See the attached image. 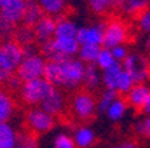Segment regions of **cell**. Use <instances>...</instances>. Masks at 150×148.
I'll list each match as a JSON object with an SVG mask.
<instances>
[{
    "label": "cell",
    "instance_id": "obj_1",
    "mask_svg": "<svg viewBox=\"0 0 150 148\" xmlns=\"http://www.w3.org/2000/svg\"><path fill=\"white\" fill-rule=\"evenodd\" d=\"M86 64L78 58L60 59L47 62L43 77L54 88L58 90H76L82 86Z\"/></svg>",
    "mask_w": 150,
    "mask_h": 148
},
{
    "label": "cell",
    "instance_id": "obj_2",
    "mask_svg": "<svg viewBox=\"0 0 150 148\" xmlns=\"http://www.w3.org/2000/svg\"><path fill=\"white\" fill-rule=\"evenodd\" d=\"M23 58V48L13 40L0 43V84L4 86L9 77L16 74Z\"/></svg>",
    "mask_w": 150,
    "mask_h": 148
},
{
    "label": "cell",
    "instance_id": "obj_3",
    "mask_svg": "<svg viewBox=\"0 0 150 148\" xmlns=\"http://www.w3.org/2000/svg\"><path fill=\"white\" fill-rule=\"evenodd\" d=\"M52 90L54 87L44 77H39L30 81H24L19 88V95L24 104L36 107L43 103V100Z\"/></svg>",
    "mask_w": 150,
    "mask_h": 148
},
{
    "label": "cell",
    "instance_id": "obj_4",
    "mask_svg": "<svg viewBox=\"0 0 150 148\" xmlns=\"http://www.w3.org/2000/svg\"><path fill=\"white\" fill-rule=\"evenodd\" d=\"M70 109H71L75 119H78L81 121H88L98 112L97 99L90 91L86 90L78 91L71 97Z\"/></svg>",
    "mask_w": 150,
    "mask_h": 148
},
{
    "label": "cell",
    "instance_id": "obj_5",
    "mask_svg": "<svg viewBox=\"0 0 150 148\" xmlns=\"http://www.w3.org/2000/svg\"><path fill=\"white\" fill-rule=\"evenodd\" d=\"M135 84H144L150 79V60L139 52H130L121 63Z\"/></svg>",
    "mask_w": 150,
    "mask_h": 148
},
{
    "label": "cell",
    "instance_id": "obj_6",
    "mask_svg": "<svg viewBox=\"0 0 150 148\" xmlns=\"http://www.w3.org/2000/svg\"><path fill=\"white\" fill-rule=\"evenodd\" d=\"M129 35V27L123 20L111 19L103 25L102 47L111 49L117 46H126Z\"/></svg>",
    "mask_w": 150,
    "mask_h": 148
},
{
    "label": "cell",
    "instance_id": "obj_7",
    "mask_svg": "<svg viewBox=\"0 0 150 148\" xmlns=\"http://www.w3.org/2000/svg\"><path fill=\"white\" fill-rule=\"evenodd\" d=\"M46 64V59L39 53L35 52L31 55H25L19 64L15 75L22 80V83L34 80V79H39V77H43Z\"/></svg>",
    "mask_w": 150,
    "mask_h": 148
},
{
    "label": "cell",
    "instance_id": "obj_8",
    "mask_svg": "<svg viewBox=\"0 0 150 148\" xmlns=\"http://www.w3.org/2000/svg\"><path fill=\"white\" fill-rule=\"evenodd\" d=\"M27 131L35 135H43L50 132L55 127V117L47 114L40 107H32L25 112L24 116Z\"/></svg>",
    "mask_w": 150,
    "mask_h": 148
},
{
    "label": "cell",
    "instance_id": "obj_9",
    "mask_svg": "<svg viewBox=\"0 0 150 148\" xmlns=\"http://www.w3.org/2000/svg\"><path fill=\"white\" fill-rule=\"evenodd\" d=\"M105 23L84 25L78 28L76 40L79 46H99L102 47V35Z\"/></svg>",
    "mask_w": 150,
    "mask_h": 148
},
{
    "label": "cell",
    "instance_id": "obj_10",
    "mask_svg": "<svg viewBox=\"0 0 150 148\" xmlns=\"http://www.w3.org/2000/svg\"><path fill=\"white\" fill-rule=\"evenodd\" d=\"M39 107L44 109L47 114H50L51 116H59L66 109V97L60 90L54 88Z\"/></svg>",
    "mask_w": 150,
    "mask_h": 148
},
{
    "label": "cell",
    "instance_id": "obj_11",
    "mask_svg": "<svg viewBox=\"0 0 150 148\" xmlns=\"http://www.w3.org/2000/svg\"><path fill=\"white\" fill-rule=\"evenodd\" d=\"M125 96H126L125 100L129 107L134 108L137 111H142V108L146 104L147 99L150 97V87L146 83L134 84Z\"/></svg>",
    "mask_w": 150,
    "mask_h": 148
},
{
    "label": "cell",
    "instance_id": "obj_12",
    "mask_svg": "<svg viewBox=\"0 0 150 148\" xmlns=\"http://www.w3.org/2000/svg\"><path fill=\"white\" fill-rule=\"evenodd\" d=\"M25 6L27 0H0V15L18 24L22 22Z\"/></svg>",
    "mask_w": 150,
    "mask_h": 148
},
{
    "label": "cell",
    "instance_id": "obj_13",
    "mask_svg": "<svg viewBox=\"0 0 150 148\" xmlns=\"http://www.w3.org/2000/svg\"><path fill=\"white\" fill-rule=\"evenodd\" d=\"M55 24H56V19L44 15L43 18L32 27L34 35H35V41H38L40 46L47 43V41H50L54 37Z\"/></svg>",
    "mask_w": 150,
    "mask_h": 148
},
{
    "label": "cell",
    "instance_id": "obj_14",
    "mask_svg": "<svg viewBox=\"0 0 150 148\" xmlns=\"http://www.w3.org/2000/svg\"><path fill=\"white\" fill-rule=\"evenodd\" d=\"M71 136L76 148H93V145L97 143V135L88 126H81L75 128Z\"/></svg>",
    "mask_w": 150,
    "mask_h": 148
},
{
    "label": "cell",
    "instance_id": "obj_15",
    "mask_svg": "<svg viewBox=\"0 0 150 148\" xmlns=\"http://www.w3.org/2000/svg\"><path fill=\"white\" fill-rule=\"evenodd\" d=\"M15 109L16 103L9 91L6 88H0V124L8 123L15 114Z\"/></svg>",
    "mask_w": 150,
    "mask_h": 148
},
{
    "label": "cell",
    "instance_id": "obj_16",
    "mask_svg": "<svg viewBox=\"0 0 150 148\" xmlns=\"http://www.w3.org/2000/svg\"><path fill=\"white\" fill-rule=\"evenodd\" d=\"M102 84V72L95 64H86L82 86L86 91H94Z\"/></svg>",
    "mask_w": 150,
    "mask_h": 148
},
{
    "label": "cell",
    "instance_id": "obj_17",
    "mask_svg": "<svg viewBox=\"0 0 150 148\" xmlns=\"http://www.w3.org/2000/svg\"><path fill=\"white\" fill-rule=\"evenodd\" d=\"M40 7L42 12L50 18H59L66 11L67 0H35Z\"/></svg>",
    "mask_w": 150,
    "mask_h": 148
},
{
    "label": "cell",
    "instance_id": "obj_18",
    "mask_svg": "<svg viewBox=\"0 0 150 148\" xmlns=\"http://www.w3.org/2000/svg\"><path fill=\"white\" fill-rule=\"evenodd\" d=\"M78 25L74 20L69 18H58L55 24L54 37H76L78 34Z\"/></svg>",
    "mask_w": 150,
    "mask_h": 148
},
{
    "label": "cell",
    "instance_id": "obj_19",
    "mask_svg": "<svg viewBox=\"0 0 150 148\" xmlns=\"http://www.w3.org/2000/svg\"><path fill=\"white\" fill-rule=\"evenodd\" d=\"M127 108H129V105H127V103H126L125 99L117 96V97L114 99V102L107 107V109L105 111V114H106L107 119H109L110 121L117 123V121H121L122 119L126 116Z\"/></svg>",
    "mask_w": 150,
    "mask_h": 148
},
{
    "label": "cell",
    "instance_id": "obj_20",
    "mask_svg": "<svg viewBox=\"0 0 150 148\" xmlns=\"http://www.w3.org/2000/svg\"><path fill=\"white\" fill-rule=\"evenodd\" d=\"M118 7L127 16H137L150 7V0H118Z\"/></svg>",
    "mask_w": 150,
    "mask_h": 148
},
{
    "label": "cell",
    "instance_id": "obj_21",
    "mask_svg": "<svg viewBox=\"0 0 150 148\" xmlns=\"http://www.w3.org/2000/svg\"><path fill=\"white\" fill-rule=\"evenodd\" d=\"M44 16V13L42 12L40 7L38 6V3L35 0H27V6H25L24 13L22 18V23L28 27H34L39 20Z\"/></svg>",
    "mask_w": 150,
    "mask_h": 148
},
{
    "label": "cell",
    "instance_id": "obj_22",
    "mask_svg": "<svg viewBox=\"0 0 150 148\" xmlns=\"http://www.w3.org/2000/svg\"><path fill=\"white\" fill-rule=\"evenodd\" d=\"M12 40L16 44L22 47H28V46H34L35 43V35H34V29L32 27H28V25H19L16 27L15 34H13Z\"/></svg>",
    "mask_w": 150,
    "mask_h": 148
},
{
    "label": "cell",
    "instance_id": "obj_23",
    "mask_svg": "<svg viewBox=\"0 0 150 148\" xmlns=\"http://www.w3.org/2000/svg\"><path fill=\"white\" fill-rule=\"evenodd\" d=\"M134 81L130 77V75L122 68V71L119 72V75L117 76L115 83H114V87H112V91L117 93V95H123L125 96L129 91L131 90V87L134 86Z\"/></svg>",
    "mask_w": 150,
    "mask_h": 148
},
{
    "label": "cell",
    "instance_id": "obj_24",
    "mask_svg": "<svg viewBox=\"0 0 150 148\" xmlns=\"http://www.w3.org/2000/svg\"><path fill=\"white\" fill-rule=\"evenodd\" d=\"M16 131L8 123L0 124V148H15Z\"/></svg>",
    "mask_w": 150,
    "mask_h": 148
},
{
    "label": "cell",
    "instance_id": "obj_25",
    "mask_svg": "<svg viewBox=\"0 0 150 148\" xmlns=\"http://www.w3.org/2000/svg\"><path fill=\"white\" fill-rule=\"evenodd\" d=\"M100 48L99 46H79L78 49V59L84 64H94L98 58Z\"/></svg>",
    "mask_w": 150,
    "mask_h": 148
},
{
    "label": "cell",
    "instance_id": "obj_26",
    "mask_svg": "<svg viewBox=\"0 0 150 148\" xmlns=\"http://www.w3.org/2000/svg\"><path fill=\"white\" fill-rule=\"evenodd\" d=\"M15 148H39L38 136L30 131L16 132V144Z\"/></svg>",
    "mask_w": 150,
    "mask_h": 148
},
{
    "label": "cell",
    "instance_id": "obj_27",
    "mask_svg": "<svg viewBox=\"0 0 150 148\" xmlns=\"http://www.w3.org/2000/svg\"><path fill=\"white\" fill-rule=\"evenodd\" d=\"M87 4L95 15H105L118 6V0H87Z\"/></svg>",
    "mask_w": 150,
    "mask_h": 148
},
{
    "label": "cell",
    "instance_id": "obj_28",
    "mask_svg": "<svg viewBox=\"0 0 150 148\" xmlns=\"http://www.w3.org/2000/svg\"><path fill=\"white\" fill-rule=\"evenodd\" d=\"M16 27H18L16 23H13L12 20L4 18L3 15H0V40H1V39H3V41L12 40Z\"/></svg>",
    "mask_w": 150,
    "mask_h": 148
},
{
    "label": "cell",
    "instance_id": "obj_29",
    "mask_svg": "<svg viewBox=\"0 0 150 148\" xmlns=\"http://www.w3.org/2000/svg\"><path fill=\"white\" fill-rule=\"evenodd\" d=\"M115 60H114V58H112L111 55V51H110L109 48H100L99 53H98V58L97 60H95V63L94 64L97 65L98 68H99L100 71H105V69H107L109 67H111L112 64H115Z\"/></svg>",
    "mask_w": 150,
    "mask_h": 148
},
{
    "label": "cell",
    "instance_id": "obj_30",
    "mask_svg": "<svg viewBox=\"0 0 150 148\" xmlns=\"http://www.w3.org/2000/svg\"><path fill=\"white\" fill-rule=\"evenodd\" d=\"M117 96H118V95H117L114 91L105 90L102 93H100L99 97L97 99V109L105 114V111L107 109V107H109V105L114 102V99H115Z\"/></svg>",
    "mask_w": 150,
    "mask_h": 148
},
{
    "label": "cell",
    "instance_id": "obj_31",
    "mask_svg": "<svg viewBox=\"0 0 150 148\" xmlns=\"http://www.w3.org/2000/svg\"><path fill=\"white\" fill-rule=\"evenodd\" d=\"M54 148H76V145L70 133L60 132L54 137Z\"/></svg>",
    "mask_w": 150,
    "mask_h": 148
},
{
    "label": "cell",
    "instance_id": "obj_32",
    "mask_svg": "<svg viewBox=\"0 0 150 148\" xmlns=\"http://www.w3.org/2000/svg\"><path fill=\"white\" fill-rule=\"evenodd\" d=\"M137 19V27L139 31H142L144 34L150 35V7L146 8L145 11L135 16Z\"/></svg>",
    "mask_w": 150,
    "mask_h": 148
},
{
    "label": "cell",
    "instance_id": "obj_33",
    "mask_svg": "<svg viewBox=\"0 0 150 148\" xmlns=\"http://www.w3.org/2000/svg\"><path fill=\"white\" fill-rule=\"evenodd\" d=\"M135 132L139 136L150 139V116H146L135 124Z\"/></svg>",
    "mask_w": 150,
    "mask_h": 148
},
{
    "label": "cell",
    "instance_id": "obj_34",
    "mask_svg": "<svg viewBox=\"0 0 150 148\" xmlns=\"http://www.w3.org/2000/svg\"><path fill=\"white\" fill-rule=\"evenodd\" d=\"M110 51H111V55L117 63H122L130 53V51H129V48L126 46H117L114 48H111Z\"/></svg>",
    "mask_w": 150,
    "mask_h": 148
},
{
    "label": "cell",
    "instance_id": "obj_35",
    "mask_svg": "<svg viewBox=\"0 0 150 148\" xmlns=\"http://www.w3.org/2000/svg\"><path fill=\"white\" fill-rule=\"evenodd\" d=\"M22 84H23L22 80H20L16 75H13L12 77H9L8 80L6 81V84H4V86H6L9 91H19V88L22 87ZM8 90H7V91H8Z\"/></svg>",
    "mask_w": 150,
    "mask_h": 148
},
{
    "label": "cell",
    "instance_id": "obj_36",
    "mask_svg": "<svg viewBox=\"0 0 150 148\" xmlns=\"http://www.w3.org/2000/svg\"><path fill=\"white\" fill-rule=\"evenodd\" d=\"M112 148H139V145L134 140H122V142H119Z\"/></svg>",
    "mask_w": 150,
    "mask_h": 148
},
{
    "label": "cell",
    "instance_id": "obj_37",
    "mask_svg": "<svg viewBox=\"0 0 150 148\" xmlns=\"http://www.w3.org/2000/svg\"><path fill=\"white\" fill-rule=\"evenodd\" d=\"M142 112H144L146 116H150V97L147 99V102L146 104L144 105V108H142Z\"/></svg>",
    "mask_w": 150,
    "mask_h": 148
},
{
    "label": "cell",
    "instance_id": "obj_38",
    "mask_svg": "<svg viewBox=\"0 0 150 148\" xmlns=\"http://www.w3.org/2000/svg\"><path fill=\"white\" fill-rule=\"evenodd\" d=\"M146 49L150 55V35H149V37H147V41H146Z\"/></svg>",
    "mask_w": 150,
    "mask_h": 148
}]
</instances>
